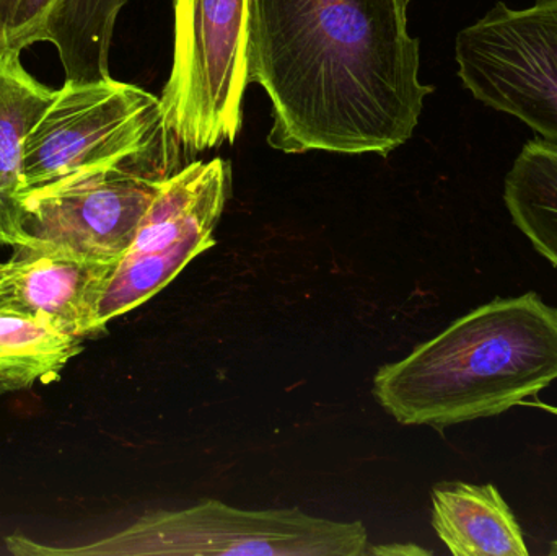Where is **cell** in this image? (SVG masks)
I'll return each instance as SVG.
<instances>
[{
  "label": "cell",
  "mask_w": 557,
  "mask_h": 556,
  "mask_svg": "<svg viewBox=\"0 0 557 556\" xmlns=\"http://www.w3.org/2000/svg\"><path fill=\"white\" fill-rule=\"evenodd\" d=\"M20 556H360L362 522L317 518L300 509L250 511L208 499L178 511H152L129 528L78 547H49L22 534L5 539Z\"/></svg>",
  "instance_id": "3957f363"
},
{
  "label": "cell",
  "mask_w": 557,
  "mask_h": 556,
  "mask_svg": "<svg viewBox=\"0 0 557 556\" xmlns=\"http://www.w3.org/2000/svg\"><path fill=\"white\" fill-rule=\"evenodd\" d=\"M58 90L36 81L18 51H0V245L28 244L23 231L22 157L33 127Z\"/></svg>",
  "instance_id": "30bf717a"
},
{
  "label": "cell",
  "mask_w": 557,
  "mask_h": 556,
  "mask_svg": "<svg viewBox=\"0 0 557 556\" xmlns=\"http://www.w3.org/2000/svg\"><path fill=\"white\" fill-rule=\"evenodd\" d=\"M5 273V271H3ZM12 306L5 274L0 276V307ZM62 366L46 359L15 355L0 349V395L28 391L36 384H49L59 378Z\"/></svg>",
  "instance_id": "9a60e30c"
},
{
  "label": "cell",
  "mask_w": 557,
  "mask_h": 556,
  "mask_svg": "<svg viewBox=\"0 0 557 556\" xmlns=\"http://www.w3.org/2000/svg\"><path fill=\"white\" fill-rule=\"evenodd\" d=\"M147 157L85 170L22 196L25 247L117 263L165 180L147 173Z\"/></svg>",
  "instance_id": "ba28073f"
},
{
  "label": "cell",
  "mask_w": 557,
  "mask_h": 556,
  "mask_svg": "<svg viewBox=\"0 0 557 556\" xmlns=\"http://www.w3.org/2000/svg\"><path fill=\"white\" fill-rule=\"evenodd\" d=\"M372 554H392V555H431V552L424 551V548L418 547V545L401 544L396 547L392 545L388 548H373Z\"/></svg>",
  "instance_id": "2e32d148"
},
{
  "label": "cell",
  "mask_w": 557,
  "mask_h": 556,
  "mask_svg": "<svg viewBox=\"0 0 557 556\" xmlns=\"http://www.w3.org/2000/svg\"><path fill=\"white\" fill-rule=\"evenodd\" d=\"M540 408H543V410L548 411V413L556 415L557 417V407H552V405H543V404H536Z\"/></svg>",
  "instance_id": "e0dca14e"
},
{
  "label": "cell",
  "mask_w": 557,
  "mask_h": 556,
  "mask_svg": "<svg viewBox=\"0 0 557 556\" xmlns=\"http://www.w3.org/2000/svg\"><path fill=\"white\" fill-rule=\"evenodd\" d=\"M557 381V307L536 293L499 297L382 366L372 394L406 427L445 430L499 417Z\"/></svg>",
  "instance_id": "7a4b0ae2"
},
{
  "label": "cell",
  "mask_w": 557,
  "mask_h": 556,
  "mask_svg": "<svg viewBox=\"0 0 557 556\" xmlns=\"http://www.w3.org/2000/svg\"><path fill=\"white\" fill-rule=\"evenodd\" d=\"M127 0H59L46 29L58 49L67 84L110 78L114 25Z\"/></svg>",
  "instance_id": "4fadbf2b"
},
{
  "label": "cell",
  "mask_w": 557,
  "mask_h": 556,
  "mask_svg": "<svg viewBox=\"0 0 557 556\" xmlns=\"http://www.w3.org/2000/svg\"><path fill=\"white\" fill-rule=\"evenodd\" d=\"M549 555L557 556V541L553 542L552 547H549Z\"/></svg>",
  "instance_id": "ac0fdd59"
},
{
  "label": "cell",
  "mask_w": 557,
  "mask_h": 556,
  "mask_svg": "<svg viewBox=\"0 0 557 556\" xmlns=\"http://www.w3.org/2000/svg\"><path fill=\"white\" fill-rule=\"evenodd\" d=\"M516 227L557 270V144L536 136L520 150L504 182Z\"/></svg>",
  "instance_id": "7c38bea8"
},
{
  "label": "cell",
  "mask_w": 557,
  "mask_h": 556,
  "mask_svg": "<svg viewBox=\"0 0 557 556\" xmlns=\"http://www.w3.org/2000/svg\"><path fill=\"white\" fill-rule=\"evenodd\" d=\"M172 71L160 104L165 133L191 152L234 144L248 85V0H173Z\"/></svg>",
  "instance_id": "277c9868"
},
{
  "label": "cell",
  "mask_w": 557,
  "mask_h": 556,
  "mask_svg": "<svg viewBox=\"0 0 557 556\" xmlns=\"http://www.w3.org/2000/svg\"><path fill=\"white\" fill-rule=\"evenodd\" d=\"M59 0H0V51H18L46 41Z\"/></svg>",
  "instance_id": "5bb4252c"
},
{
  "label": "cell",
  "mask_w": 557,
  "mask_h": 556,
  "mask_svg": "<svg viewBox=\"0 0 557 556\" xmlns=\"http://www.w3.org/2000/svg\"><path fill=\"white\" fill-rule=\"evenodd\" d=\"M228 189L231 163L224 159L189 163L163 180L133 245L101 294L97 310L101 335L108 323L152 299L196 257L214 247Z\"/></svg>",
  "instance_id": "52a82bcc"
},
{
  "label": "cell",
  "mask_w": 557,
  "mask_h": 556,
  "mask_svg": "<svg viewBox=\"0 0 557 556\" xmlns=\"http://www.w3.org/2000/svg\"><path fill=\"white\" fill-rule=\"evenodd\" d=\"M116 263L84 260L61 251L13 248L5 261L10 300L20 312L35 317L72 338L100 336L97 310Z\"/></svg>",
  "instance_id": "9c48e42d"
},
{
  "label": "cell",
  "mask_w": 557,
  "mask_h": 556,
  "mask_svg": "<svg viewBox=\"0 0 557 556\" xmlns=\"http://www.w3.org/2000/svg\"><path fill=\"white\" fill-rule=\"evenodd\" d=\"M3 271H5V263H0V276H2Z\"/></svg>",
  "instance_id": "d6986e66"
},
{
  "label": "cell",
  "mask_w": 557,
  "mask_h": 556,
  "mask_svg": "<svg viewBox=\"0 0 557 556\" xmlns=\"http://www.w3.org/2000/svg\"><path fill=\"white\" fill-rule=\"evenodd\" d=\"M165 133L160 98L114 81L64 84L25 139L22 196L149 152Z\"/></svg>",
  "instance_id": "5b68a950"
},
{
  "label": "cell",
  "mask_w": 557,
  "mask_h": 556,
  "mask_svg": "<svg viewBox=\"0 0 557 556\" xmlns=\"http://www.w3.org/2000/svg\"><path fill=\"white\" fill-rule=\"evenodd\" d=\"M432 528L455 556L530 555L516 515L494 485H435Z\"/></svg>",
  "instance_id": "8fae6325"
},
{
  "label": "cell",
  "mask_w": 557,
  "mask_h": 556,
  "mask_svg": "<svg viewBox=\"0 0 557 556\" xmlns=\"http://www.w3.org/2000/svg\"><path fill=\"white\" fill-rule=\"evenodd\" d=\"M409 2L248 0V84L273 104V149L386 156L411 139L434 87Z\"/></svg>",
  "instance_id": "6da1fadb"
},
{
  "label": "cell",
  "mask_w": 557,
  "mask_h": 556,
  "mask_svg": "<svg viewBox=\"0 0 557 556\" xmlns=\"http://www.w3.org/2000/svg\"><path fill=\"white\" fill-rule=\"evenodd\" d=\"M455 61L478 101L557 144V0L527 9L497 2L458 33Z\"/></svg>",
  "instance_id": "8992f818"
}]
</instances>
